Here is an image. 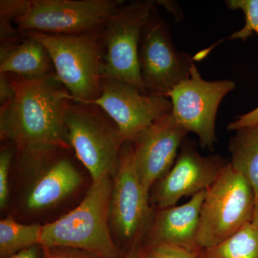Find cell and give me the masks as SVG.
Listing matches in <instances>:
<instances>
[{
    "label": "cell",
    "mask_w": 258,
    "mask_h": 258,
    "mask_svg": "<svg viewBox=\"0 0 258 258\" xmlns=\"http://www.w3.org/2000/svg\"><path fill=\"white\" fill-rule=\"evenodd\" d=\"M255 206L253 188L229 161L206 190L199 221L200 248L217 245L252 222Z\"/></svg>",
    "instance_id": "obj_4"
},
{
    "label": "cell",
    "mask_w": 258,
    "mask_h": 258,
    "mask_svg": "<svg viewBox=\"0 0 258 258\" xmlns=\"http://www.w3.org/2000/svg\"><path fill=\"white\" fill-rule=\"evenodd\" d=\"M188 134L170 112L132 141L134 167L149 196L153 185L166 176L174 166L178 151Z\"/></svg>",
    "instance_id": "obj_14"
},
{
    "label": "cell",
    "mask_w": 258,
    "mask_h": 258,
    "mask_svg": "<svg viewBox=\"0 0 258 258\" xmlns=\"http://www.w3.org/2000/svg\"><path fill=\"white\" fill-rule=\"evenodd\" d=\"M258 123V107L254 111L238 117L237 120L227 125V131H237L244 127L251 126Z\"/></svg>",
    "instance_id": "obj_26"
},
{
    "label": "cell",
    "mask_w": 258,
    "mask_h": 258,
    "mask_svg": "<svg viewBox=\"0 0 258 258\" xmlns=\"http://www.w3.org/2000/svg\"><path fill=\"white\" fill-rule=\"evenodd\" d=\"M24 35L23 41L1 45L0 74L29 80L55 76V67L46 47L35 39Z\"/></svg>",
    "instance_id": "obj_16"
},
{
    "label": "cell",
    "mask_w": 258,
    "mask_h": 258,
    "mask_svg": "<svg viewBox=\"0 0 258 258\" xmlns=\"http://www.w3.org/2000/svg\"><path fill=\"white\" fill-rule=\"evenodd\" d=\"M228 162L220 154L202 155L193 142L185 139L174 166L156 183L153 201L158 209L176 206L180 199L208 189Z\"/></svg>",
    "instance_id": "obj_13"
},
{
    "label": "cell",
    "mask_w": 258,
    "mask_h": 258,
    "mask_svg": "<svg viewBox=\"0 0 258 258\" xmlns=\"http://www.w3.org/2000/svg\"><path fill=\"white\" fill-rule=\"evenodd\" d=\"M70 145L87 169L93 182L114 175L123 138L115 122L93 103L71 101L66 111Z\"/></svg>",
    "instance_id": "obj_5"
},
{
    "label": "cell",
    "mask_w": 258,
    "mask_h": 258,
    "mask_svg": "<svg viewBox=\"0 0 258 258\" xmlns=\"http://www.w3.org/2000/svg\"><path fill=\"white\" fill-rule=\"evenodd\" d=\"M101 85L99 98L83 103L101 107L115 122L125 141L132 142L172 109L167 97L142 94L137 88L123 81L102 78Z\"/></svg>",
    "instance_id": "obj_12"
},
{
    "label": "cell",
    "mask_w": 258,
    "mask_h": 258,
    "mask_svg": "<svg viewBox=\"0 0 258 258\" xmlns=\"http://www.w3.org/2000/svg\"><path fill=\"white\" fill-rule=\"evenodd\" d=\"M252 222V224H254V225L257 226L258 227V202L256 204L253 217H252V222Z\"/></svg>",
    "instance_id": "obj_30"
},
{
    "label": "cell",
    "mask_w": 258,
    "mask_h": 258,
    "mask_svg": "<svg viewBox=\"0 0 258 258\" xmlns=\"http://www.w3.org/2000/svg\"><path fill=\"white\" fill-rule=\"evenodd\" d=\"M43 250L45 254L53 258H101L86 251L67 247L43 248Z\"/></svg>",
    "instance_id": "obj_24"
},
{
    "label": "cell",
    "mask_w": 258,
    "mask_h": 258,
    "mask_svg": "<svg viewBox=\"0 0 258 258\" xmlns=\"http://www.w3.org/2000/svg\"><path fill=\"white\" fill-rule=\"evenodd\" d=\"M68 149L50 145L18 149L22 165L36 175L25 195L29 210L37 211L54 206L79 187L82 179L74 163L64 154Z\"/></svg>",
    "instance_id": "obj_11"
},
{
    "label": "cell",
    "mask_w": 258,
    "mask_h": 258,
    "mask_svg": "<svg viewBox=\"0 0 258 258\" xmlns=\"http://www.w3.org/2000/svg\"><path fill=\"white\" fill-rule=\"evenodd\" d=\"M10 75L15 95L0 107L1 140L18 149L43 145L72 149L66 117L73 100L63 85L56 76L29 80Z\"/></svg>",
    "instance_id": "obj_1"
},
{
    "label": "cell",
    "mask_w": 258,
    "mask_h": 258,
    "mask_svg": "<svg viewBox=\"0 0 258 258\" xmlns=\"http://www.w3.org/2000/svg\"><path fill=\"white\" fill-rule=\"evenodd\" d=\"M15 95V86L9 74H0V103L2 105L10 101Z\"/></svg>",
    "instance_id": "obj_25"
},
{
    "label": "cell",
    "mask_w": 258,
    "mask_h": 258,
    "mask_svg": "<svg viewBox=\"0 0 258 258\" xmlns=\"http://www.w3.org/2000/svg\"><path fill=\"white\" fill-rule=\"evenodd\" d=\"M149 200L134 167L133 142L127 141L113 175L109 207L110 225L127 252L142 247L152 225L154 214Z\"/></svg>",
    "instance_id": "obj_8"
},
{
    "label": "cell",
    "mask_w": 258,
    "mask_h": 258,
    "mask_svg": "<svg viewBox=\"0 0 258 258\" xmlns=\"http://www.w3.org/2000/svg\"><path fill=\"white\" fill-rule=\"evenodd\" d=\"M123 3L120 0H30L28 9L14 23L23 33H95L103 30Z\"/></svg>",
    "instance_id": "obj_7"
},
{
    "label": "cell",
    "mask_w": 258,
    "mask_h": 258,
    "mask_svg": "<svg viewBox=\"0 0 258 258\" xmlns=\"http://www.w3.org/2000/svg\"><path fill=\"white\" fill-rule=\"evenodd\" d=\"M198 258H258V227L252 222L213 246L200 249Z\"/></svg>",
    "instance_id": "obj_18"
},
{
    "label": "cell",
    "mask_w": 258,
    "mask_h": 258,
    "mask_svg": "<svg viewBox=\"0 0 258 258\" xmlns=\"http://www.w3.org/2000/svg\"><path fill=\"white\" fill-rule=\"evenodd\" d=\"M113 179L106 174L94 181L81 203L55 221L42 225L43 248L67 247L101 258H122L112 239L109 207Z\"/></svg>",
    "instance_id": "obj_2"
},
{
    "label": "cell",
    "mask_w": 258,
    "mask_h": 258,
    "mask_svg": "<svg viewBox=\"0 0 258 258\" xmlns=\"http://www.w3.org/2000/svg\"><path fill=\"white\" fill-rule=\"evenodd\" d=\"M45 257H46L47 258H53L52 257H51V256L47 255V254H45Z\"/></svg>",
    "instance_id": "obj_31"
},
{
    "label": "cell",
    "mask_w": 258,
    "mask_h": 258,
    "mask_svg": "<svg viewBox=\"0 0 258 258\" xmlns=\"http://www.w3.org/2000/svg\"><path fill=\"white\" fill-rule=\"evenodd\" d=\"M155 5L154 0L123 3L108 19L101 32L102 78L128 83L144 95L149 94L139 67V42Z\"/></svg>",
    "instance_id": "obj_6"
},
{
    "label": "cell",
    "mask_w": 258,
    "mask_h": 258,
    "mask_svg": "<svg viewBox=\"0 0 258 258\" xmlns=\"http://www.w3.org/2000/svg\"><path fill=\"white\" fill-rule=\"evenodd\" d=\"M30 0H1L0 17L2 23L11 24L23 14L30 5Z\"/></svg>",
    "instance_id": "obj_23"
},
{
    "label": "cell",
    "mask_w": 258,
    "mask_h": 258,
    "mask_svg": "<svg viewBox=\"0 0 258 258\" xmlns=\"http://www.w3.org/2000/svg\"><path fill=\"white\" fill-rule=\"evenodd\" d=\"M235 87V81L231 80H204L194 66L189 79L169 93L171 113L188 133L198 136L202 149L213 152L217 142L215 123L219 107L222 99Z\"/></svg>",
    "instance_id": "obj_10"
},
{
    "label": "cell",
    "mask_w": 258,
    "mask_h": 258,
    "mask_svg": "<svg viewBox=\"0 0 258 258\" xmlns=\"http://www.w3.org/2000/svg\"><path fill=\"white\" fill-rule=\"evenodd\" d=\"M141 249L146 258H198L199 253L166 244H154Z\"/></svg>",
    "instance_id": "obj_21"
},
{
    "label": "cell",
    "mask_w": 258,
    "mask_h": 258,
    "mask_svg": "<svg viewBox=\"0 0 258 258\" xmlns=\"http://www.w3.org/2000/svg\"><path fill=\"white\" fill-rule=\"evenodd\" d=\"M42 226L19 223L12 216L0 221V256L7 258L23 249L40 245Z\"/></svg>",
    "instance_id": "obj_19"
},
{
    "label": "cell",
    "mask_w": 258,
    "mask_h": 258,
    "mask_svg": "<svg viewBox=\"0 0 258 258\" xmlns=\"http://www.w3.org/2000/svg\"><path fill=\"white\" fill-rule=\"evenodd\" d=\"M101 32L79 35L38 32L23 34L46 47L55 67L56 79L67 89L73 101L87 102L97 99L101 94Z\"/></svg>",
    "instance_id": "obj_3"
},
{
    "label": "cell",
    "mask_w": 258,
    "mask_h": 258,
    "mask_svg": "<svg viewBox=\"0 0 258 258\" xmlns=\"http://www.w3.org/2000/svg\"><path fill=\"white\" fill-rule=\"evenodd\" d=\"M122 258H146L141 247L128 251Z\"/></svg>",
    "instance_id": "obj_29"
},
{
    "label": "cell",
    "mask_w": 258,
    "mask_h": 258,
    "mask_svg": "<svg viewBox=\"0 0 258 258\" xmlns=\"http://www.w3.org/2000/svg\"><path fill=\"white\" fill-rule=\"evenodd\" d=\"M205 191L191 197L181 206L158 209L153 217L142 247L166 244L178 246L194 252L200 251L198 242L200 210Z\"/></svg>",
    "instance_id": "obj_15"
},
{
    "label": "cell",
    "mask_w": 258,
    "mask_h": 258,
    "mask_svg": "<svg viewBox=\"0 0 258 258\" xmlns=\"http://www.w3.org/2000/svg\"><path fill=\"white\" fill-rule=\"evenodd\" d=\"M13 152L9 149H2L0 153V208L7 206L9 199V174Z\"/></svg>",
    "instance_id": "obj_22"
},
{
    "label": "cell",
    "mask_w": 258,
    "mask_h": 258,
    "mask_svg": "<svg viewBox=\"0 0 258 258\" xmlns=\"http://www.w3.org/2000/svg\"><path fill=\"white\" fill-rule=\"evenodd\" d=\"M139 62L148 94L167 97L191 76L195 66L191 56L173 44L170 26L155 8L144 27L139 47Z\"/></svg>",
    "instance_id": "obj_9"
},
{
    "label": "cell",
    "mask_w": 258,
    "mask_h": 258,
    "mask_svg": "<svg viewBox=\"0 0 258 258\" xmlns=\"http://www.w3.org/2000/svg\"><path fill=\"white\" fill-rule=\"evenodd\" d=\"M7 258H38V249L36 246L23 249Z\"/></svg>",
    "instance_id": "obj_28"
},
{
    "label": "cell",
    "mask_w": 258,
    "mask_h": 258,
    "mask_svg": "<svg viewBox=\"0 0 258 258\" xmlns=\"http://www.w3.org/2000/svg\"><path fill=\"white\" fill-rule=\"evenodd\" d=\"M156 4L161 5L175 18L176 21H181L183 19V13L179 5L175 1L169 0H159L156 1Z\"/></svg>",
    "instance_id": "obj_27"
},
{
    "label": "cell",
    "mask_w": 258,
    "mask_h": 258,
    "mask_svg": "<svg viewBox=\"0 0 258 258\" xmlns=\"http://www.w3.org/2000/svg\"><path fill=\"white\" fill-rule=\"evenodd\" d=\"M230 163L253 188L258 202V123L236 131L230 139Z\"/></svg>",
    "instance_id": "obj_17"
},
{
    "label": "cell",
    "mask_w": 258,
    "mask_h": 258,
    "mask_svg": "<svg viewBox=\"0 0 258 258\" xmlns=\"http://www.w3.org/2000/svg\"><path fill=\"white\" fill-rule=\"evenodd\" d=\"M225 4L230 10H242L245 20L243 28L233 32L228 40L246 41L254 32L258 35V0H226Z\"/></svg>",
    "instance_id": "obj_20"
}]
</instances>
